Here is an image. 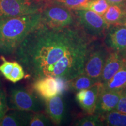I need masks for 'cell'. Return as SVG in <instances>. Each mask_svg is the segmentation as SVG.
Here are the masks:
<instances>
[{
  "mask_svg": "<svg viewBox=\"0 0 126 126\" xmlns=\"http://www.w3.org/2000/svg\"><path fill=\"white\" fill-rule=\"evenodd\" d=\"M74 125L77 126H97L103 125L100 115L96 113L88 114V116L79 118L74 123Z\"/></svg>",
  "mask_w": 126,
  "mask_h": 126,
  "instance_id": "cell-22",
  "label": "cell"
},
{
  "mask_svg": "<svg viewBox=\"0 0 126 126\" xmlns=\"http://www.w3.org/2000/svg\"><path fill=\"white\" fill-rule=\"evenodd\" d=\"M41 23V11L0 19V54L13 55L26 36Z\"/></svg>",
  "mask_w": 126,
  "mask_h": 126,
  "instance_id": "cell-2",
  "label": "cell"
},
{
  "mask_svg": "<svg viewBox=\"0 0 126 126\" xmlns=\"http://www.w3.org/2000/svg\"><path fill=\"white\" fill-rule=\"evenodd\" d=\"M98 82L99 81L94 79L85 74L82 73L69 81L68 82V86L72 90L78 92L92 87Z\"/></svg>",
  "mask_w": 126,
  "mask_h": 126,
  "instance_id": "cell-17",
  "label": "cell"
},
{
  "mask_svg": "<svg viewBox=\"0 0 126 126\" xmlns=\"http://www.w3.org/2000/svg\"><path fill=\"white\" fill-rule=\"evenodd\" d=\"M36 1H39V2H42V3H45V2L46 1V0H36Z\"/></svg>",
  "mask_w": 126,
  "mask_h": 126,
  "instance_id": "cell-29",
  "label": "cell"
},
{
  "mask_svg": "<svg viewBox=\"0 0 126 126\" xmlns=\"http://www.w3.org/2000/svg\"><path fill=\"white\" fill-rule=\"evenodd\" d=\"M44 5L36 0H0V19L40 12Z\"/></svg>",
  "mask_w": 126,
  "mask_h": 126,
  "instance_id": "cell-5",
  "label": "cell"
},
{
  "mask_svg": "<svg viewBox=\"0 0 126 126\" xmlns=\"http://www.w3.org/2000/svg\"><path fill=\"white\" fill-rule=\"evenodd\" d=\"M92 39L77 24L54 29L41 23L13 55L34 81L53 77L68 82L83 72Z\"/></svg>",
  "mask_w": 126,
  "mask_h": 126,
  "instance_id": "cell-1",
  "label": "cell"
},
{
  "mask_svg": "<svg viewBox=\"0 0 126 126\" xmlns=\"http://www.w3.org/2000/svg\"><path fill=\"white\" fill-rule=\"evenodd\" d=\"M1 59L2 63L0 65V72L4 75L5 78L7 79L13 68L14 62L7 61L4 56H1Z\"/></svg>",
  "mask_w": 126,
  "mask_h": 126,
  "instance_id": "cell-25",
  "label": "cell"
},
{
  "mask_svg": "<svg viewBox=\"0 0 126 126\" xmlns=\"http://www.w3.org/2000/svg\"><path fill=\"white\" fill-rule=\"evenodd\" d=\"M46 111L53 123L60 125L65 116V104L62 95L57 94L51 98L45 99Z\"/></svg>",
  "mask_w": 126,
  "mask_h": 126,
  "instance_id": "cell-12",
  "label": "cell"
},
{
  "mask_svg": "<svg viewBox=\"0 0 126 126\" xmlns=\"http://www.w3.org/2000/svg\"><path fill=\"white\" fill-rule=\"evenodd\" d=\"M102 86V83L98 82L88 89L77 92L75 99L83 111L88 114L96 113L99 92Z\"/></svg>",
  "mask_w": 126,
  "mask_h": 126,
  "instance_id": "cell-8",
  "label": "cell"
},
{
  "mask_svg": "<svg viewBox=\"0 0 126 126\" xmlns=\"http://www.w3.org/2000/svg\"><path fill=\"white\" fill-rule=\"evenodd\" d=\"M105 42L112 51L126 53V26L124 23L110 25L106 34Z\"/></svg>",
  "mask_w": 126,
  "mask_h": 126,
  "instance_id": "cell-9",
  "label": "cell"
},
{
  "mask_svg": "<svg viewBox=\"0 0 126 126\" xmlns=\"http://www.w3.org/2000/svg\"><path fill=\"white\" fill-rule=\"evenodd\" d=\"M29 111H18L6 113L0 118V126H28Z\"/></svg>",
  "mask_w": 126,
  "mask_h": 126,
  "instance_id": "cell-15",
  "label": "cell"
},
{
  "mask_svg": "<svg viewBox=\"0 0 126 126\" xmlns=\"http://www.w3.org/2000/svg\"><path fill=\"white\" fill-rule=\"evenodd\" d=\"M109 5L106 0H89L83 9H89L103 16Z\"/></svg>",
  "mask_w": 126,
  "mask_h": 126,
  "instance_id": "cell-21",
  "label": "cell"
},
{
  "mask_svg": "<svg viewBox=\"0 0 126 126\" xmlns=\"http://www.w3.org/2000/svg\"><path fill=\"white\" fill-rule=\"evenodd\" d=\"M8 100L7 94L3 88L2 83L0 82V118L3 117L8 112Z\"/></svg>",
  "mask_w": 126,
  "mask_h": 126,
  "instance_id": "cell-24",
  "label": "cell"
},
{
  "mask_svg": "<svg viewBox=\"0 0 126 126\" xmlns=\"http://www.w3.org/2000/svg\"><path fill=\"white\" fill-rule=\"evenodd\" d=\"M33 88L45 99L61 94L60 79L53 77H45L35 80Z\"/></svg>",
  "mask_w": 126,
  "mask_h": 126,
  "instance_id": "cell-10",
  "label": "cell"
},
{
  "mask_svg": "<svg viewBox=\"0 0 126 126\" xmlns=\"http://www.w3.org/2000/svg\"><path fill=\"white\" fill-rule=\"evenodd\" d=\"M124 24L126 25V19H125V21H124Z\"/></svg>",
  "mask_w": 126,
  "mask_h": 126,
  "instance_id": "cell-30",
  "label": "cell"
},
{
  "mask_svg": "<svg viewBox=\"0 0 126 126\" xmlns=\"http://www.w3.org/2000/svg\"><path fill=\"white\" fill-rule=\"evenodd\" d=\"M50 122L43 113L38 112L29 111L28 116V126H49Z\"/></svg>",
  "mask_w": 126,
  "mask_h": 126,
  "instance_id": "cell-20",
  "label": "cell"
},
{
  "mask_svg": "<svg viewBox=\"0 0 126 126\" xmlns=\"http://www.w3.org/2000/svg\"><path fill=\"white\" fill-rule=\"evenodd\" d=\"M105 89L110 91H122L126 86V56L124 57L123 62L120 68L110 79L102 83Z\"/></svg>",
  "mask_w": 126,
  "mask_h": 126,
  "instance_id": "cell-14",
  "label": "cell"
},
{
  "mask_svg": "<svg viewBox=\"0 0 126 126\" xmlns=\"http://www.w3.org/2000/svg\"><path fill=\"white\" fill-rule=\"evenodd\" d=\"M100 115L103 125L109 126H126V114L114 110Z\"/></svg>",
  "mask_w": 126,
  "mask_h": 126,
  "instance_id": "cell-18",
  "label": "cell"
},
{
  "mask_svg": "<svg viewBox=\"0 0 126 126\" xmlns=\"http://www.w3.org/2000/svg\"><path fill=\"white\" fill-rule=\"evenodd\" d=\"M25 70L21 64L17 61L14 62V67L7 79L12 83H16L24 78Z\"/></svg>",
  "mask_w": 126,
  "mask_h": 126,
  "instance_id": "cell-23",
  "label": "cell"
},
{
  "mask_svg": "<svg viewBox=\"0 0 126 126\" xmlns=\"http://www.w3.org/2000/svg\"><path fill=\"white\" fill-rule=\"evenodd\" d=\"M109 25L124 23L126 18V12L123 8L117 5H110L108 9L102 16Z\"/></svg>",
  "mask_w": 126,
  "mask_h": 126,
  "instance_id": "cell-16",
  "label": "cell"
},
{
  "mask_svg": "<svg viewBox=\"0 0 126 126\" xmlns=\"http://www.w3.org/2000/svg\"><path fill=\"white\" fill-rule=\"evenodd\" d=\"M115 110L126 114V96L122 94Z\"/></svg>",
  "mask_w": 126,
  "mask_h": 126,
  "instance_id": "cell-26",
  "label": "cell"
},
{
  "mask_svg": "<svg viewBox=\"0 0 126 126\" xmlns=\"http://www.w3.org/2000/svg\"><path fill=\"white\" fill-rule=\"evenodd\" d=\"M107 2L109 5H117L122 6L126 0H106Z\"/></svg>",
  "mask_w": 126,
  "mask_h": 126,
  "instance_id": "cell-27",
  "label": "cell"
},
{
  "mask_svg": "<svg viewBox=\"0 0 126 126\" xmlns=\"http://www.w3.org/2000/svg\"></svg>",
  "mask_w": 126,
  "mask_h": 126,
  "instance_id": "cell-32",
  "label": "cell"
},
{
  "mask_svg": "<svg viewBox=\"0 0 126 126\" xmlns=\"http://www.w3.org/2000/svg\"><path fill=\"white\" fill-rule=\"evenodd\" d=\"M122 94V91L108 90L102 85L99 92L96 113L103 114L116 109Z\"/></svg>",
  "mask_w": 126,
  "mask_h": 126,
  "instance_id": "cell-11",
  "label": "cell"
},
{
  "mask_svg": "<svg viewBox=\"0 0 126 126\" xmlns=\"http://www.w3.org/2000/svg\"><path fill=\"white\" fill-rule=\"evenodd\" d=\"M108 53L102 47L92 50L91 48L84 66L83 73L100 82L103 68Z\"/></svg>",
  "mask_w": 126,
  "mask_h": 126,
  "instance_id": "cell-7",
  "label": "cell"
},
{
  "mask_svg": "<svg viewBox=\"0 0 126 126\" xmlns=\"http://www.w3.org/2000/svg\"><path fill=\"white\" fill-rule=\"evenodd\" d=\"M8 106L18 111L38 112L42 109L41 102L35 94L26 88L18 86L11 90Z\"/></svg>",
  "mask_w": 126,
  "mask_h": 126,
  "instance_id": "cell-6",
  "label": "cell"
},
{
  "mask_svg": "<svg viewBox=\"0 0 126 126\" xmlns=\"http://www.w3.org/2000/svg\"><path fill=\"white\" fill-rule=\"evenodd\" d=\"M42 23L48 27L60 29L77 25L72 10L53 3H45L41 10Z\"/></svg>",
  "mask_w": 126,
  "mask_h": 126,
  "instance_id": "cell-3",
  "label": "cell"
},
{
  "mask_svg": "<svg viewBox=\"0 0 126 126\" xmlns=\"http://www.w3.org/2000/svg\"><path fill=\"white\" fill-rule=\"evenodd\" d=\"M89 0H50L45 3H53L68 8L71 10L83 9Z\"/></svg>",
  "mask_w": 126,
  "mask_h": 126,
  "instance_id": "cell-19",
  "label": "cell"
},
{
  "mask_svg": "<svg viewBox=\"0 0 126 126\" xmlns=\"http://www.w3.org/2000/svg\"><path fill=\"white\" fill-rule=\"evenodd\" d=\"M125 55L115 51H111L109 53L100 76V82H106L119 71L122 67Z\"/></svg>",
  "mask_w": 126,
  "mask_h": 126,
  "instance_id": "cell-13",
  "label": "cell"
},
{
  "mask_svg": "<svg viewBox=\"0 0 126 126\" xmlns=\"http://www.w3.org/2000/svg\"><path fill=\"white\" fill-rule=\"evenodd\" d=\"M122 94H123L124 96H126V86L124 88L123 90L122 91Z\"/></svg>",
  "mask_w": 126,
  "mask_h": 126,
  "instance_id": "cell-28",
  "label": "cell"
},
{
  "mask_svg": "<svg viewBox=\"0 0 126 126\" xmlns=\"http://www.w3.org/2000/svg\"><path fill=\"white\" fill-rule=\"evenodd\" d=\"M77 25L88 36L94 39L106 35L110 25L103 16L89 9L72 10Z\"/></svg>",
  "mask_w": 126,
  "mask_h": 126,
  "instance_id": "cell-4",
  "label": "cell"
},
{
  "mask_svg": "<svg viewBox=\"0 0 126 126\" xmlns=\"http://www.w3.org/2000/svg\"><path fill=\"white\" fill-rule=\"evenodd\" d=\"M50 1V0H46V1L45 2V3L46 2H47V1Z\"/></svg>",
  "mask_w": 126,
  "mask_h": 126,
  "instance_id": "cell-31",
  "label": "cell"
}]
</instances>
